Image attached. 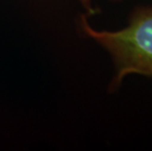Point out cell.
Here are the masks:
<instances>
[{"mask_svg":"<svg viewBox=\"0 0 152 151\" xmlns=\"http://www.w3.org/2000/svg\"><path fill=\"white\" fill-rule=\"evenodd\" d=\"M80 1L82 2L83 7H86L90 13H94V10L91 7V0H80Z\"/></svg>","mask_w":152,"mask_h":151,"instance_id":"2","label":"cell"},{"mask_svg":"<svg viewBox=\"0 0 152 151\" xmlns=\"http://www.w3.org/2000/svg\"><path fill=\"white\" fill-rule=\"evenodd\" d=\"M83 33L92 38L112 56L115 75L110 89H117L125 77L138 74L152 77V6L137 7L129 24L122 30L109 31L93 28L83 15L80 20Z\"/></svg>","mask_w":152,"mask_h":151,"instance_id":"1","label":"cell"}]
</instances>
